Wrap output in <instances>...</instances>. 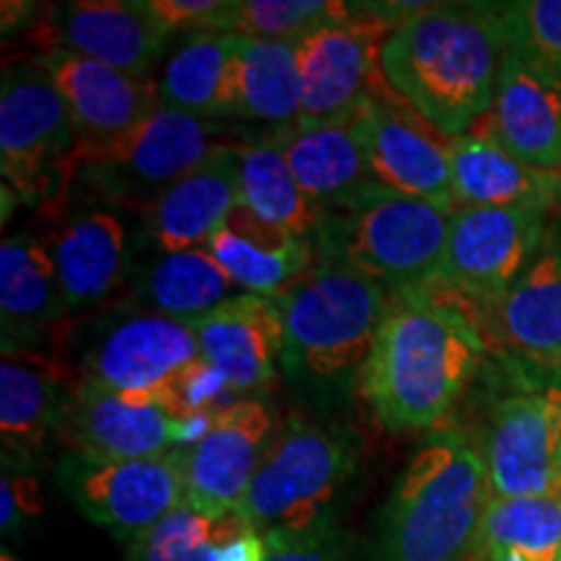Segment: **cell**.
<instances>
[{
    "label": "cell",
    "mask_w": 561,
    "mask_h": 561,
    "mask_svg": "<svg viewBox=\"0 0 561 561\" xmlns=\"http://www.w3.org/2000/svg\"><path fill=\"white\" fill-rule=\"evenodd\" d=\"M483 356L479 322L432 286L398 294L359 377L371 416L390 432L434 430L473 380Z\"/></svg>",
    "instance_id": "obj_1"
},
{
    "label": "cell",
    "mask_w": 561,
    "mask_h": 561,
    "mask_svg": "<svg viewBox=\"0 0 561 561\" xmlns=\"http://www.w3.org/2000/svg\"><path fill=\"white\" fill-rule=\"evenodd\" d=\"M502 58L500 3H432L385 39L382 73L421 121L460 138L494 102Z\"/></svg>",
    "instance_id": "obj_2"
},
{
    "label": "cell",
    "mask_w": 561,
    "mask_h": 561,
    "mask_svg": "<svg viewBox=\"0 0 561 561\" xmlns=\"http://www.w3.org/2000/svg\"><path fill=\"white\" fill-rule=\"evenodd\" d=\"M491 496L483 455L458 430H432L382 504L367 561H473Z\"/></svg>",
    "instance_id": "obj_3"
},
{
    "label": "cell",
    "mask_w": 561,
    "mask_h": 561,
    "mask_svg": "<svg viewBox=\"0 0 561 561\" xmlns=\"http://www.w3.org/2000/svg\"><path fill=\"white\" fill-rule=\"evenodd\" d=\"M276 301L284 318L286 377L320 392L359 385L390 307L382 284L325 255Z\"/></svg>",
    "instance_id": "obj_4"
},
{
    "label": "cell",
    "mask_w": 561,
    "mask_h": 561,
    "mask_svg": "<svg viewBox=\"0 0 561 561\" xmlns=\"http://www.w3.org/2000/svg\"><path fill=\"white\" fill-rule=\"evenodd\" d=\"M356 473L351 439L331 426L291 416L273 434L237 512L263 538H297L335 525Z\"/></svg>",
    "instance_id": "obj_5"
},
{
    "label": "cell",
    "mask_w": 561,
    "mask_h": 561,
    "mask_svg": "<svg viewBox=\"0 0 561 561\" xmlns=\"http://www.w3.org/2000/svg\"><path fill=\"white\" fill-rule=\"evenodd\" d=\"M453 210L380 187L351 208L325 210L322 248L398 294L437 284Z\"/></svg>",
    "instance_id": "obj_6"
},
{
    "label": "cell",
    "mask_w": 561,
    "mask_h": 561,
    "mask_svg": "<svg viewBox=\"0 0 561 561\" xmlns=\"http://www.w3.org/2000/svg\"><path fill=\"white\" fill-rule=\"evenodd\" d=\"M76 128L50 70L37 58L5 62L0 83V172L26 206L66 198L76 178Z\"/></svg>",
    "instance_id": "obj_7"
},
{
    "label": "cell",
    "mask_w": 561,
    "mask_h": 561,
    "mask_svg": "<svg viewBox=\"0 0 561 561\" xmlns=\"http://www.w3.org/2000/svg\"><path fill=\"white\" fill-rule=\"evenodd\" d=\"M297 42L301 107L297 125L351 123L369 100H401L382 73L392 26L364 3Z\"/></svg>",
    "instance_id": "obj_8"
},
{
    "label": "cell",
    "mask_w": 561,
    "mask_h": 561,
    "mask_svg": "<svg viewBox=\"0 0 561 561\" xmlns=\"http://www.w3.org/2000/svg\"><path fill=\"white\" fill-rule=\"evenodd\" d=\"M221 128L206 117L161 107L138 128L100 149L76 157V174L110 201H146V206L187 172L221 151Z\"/></svg>",
    "instance_id": "obj_9"
},
{
    "label": "cell",
    "mask_w": 561,
    "mask_h": 561,
    "mask_svg": "<svg viewBox=\"0 0 561 561\" xmlns=\"http://www.w3.org/2000/svg\"><path fill=\"white\" fill-rule=\"evenodd\" d=\"M55 479L89 523L115 533L125 546L185 504L180 450L140 460L66 453L55 466Z\"/></svg>",
    "instance_id": "obj_10"
},
{
    "label": "cell",
    "mask_w": 561,
    "mask_h": 561,
    "mask_svg": "<svg viewBox=\"0 0 561 561\" xmlns=\"http://www.w3.org/2000/svg\"><path fill=\"white\" fill-rule=\"evenodd\" d=\"M201 362L198 335L191 322L136 312L107 322L91 339L76 377L138 401H159L174 411V388Z\"/></svg>",
    "instance_id": "obj_11"
},
{
    "label": "cell",
    "mask_w": 561,
    "mask_h": 561,
    "mask_svg": "<svg viewBox=\"0 0 561 561\" xmlns=\"http://www.w3.org/2000/svg\"><path fill=\"white\" fill-rule=\"evenodd\" d=\"M210 419L185 421L170 405L138 401L76 377L58 437L70 447V453L89 455V458H161L195 445L208 430Z\"/></svg>",
    "instance_id": "obj_12"
},
{
    "label": "cell",
    "mask_w": 561,
    "mask_h": 561,
    "mask_svg": "<svg viewBox=\"0 0 561 561\" xmlns=\"http://www.w3.org/2000/svg\"><path fill=\"white\" fill-rule=\"evenodd\" d=\"M546 214L530 208H458L447 231L442 284L460 299L494 307L546 237Z\"/></svg>",
    "instance_id": "obj_13"
},
{
    "label": "cell",
    "mask_w": 561,
    "mask_h": 561,
    "mask_svg": "<svg viewBox=\"0 0 561 561\" xmlns=\"http://www.w3.org/2000/svg\"><path fill=\"white\" fill-rule=\"evenodd\" d=\"M483 460L491 494L502 500L561 489V382L512 392L496 403Z\"/></svg>",
    "instance_id": "obj_14"
},
{
    "label": "cell",
    "mask_w": 561,
    "mask_h": 561,
    "mask_svg": "<svg viewBox=\"0 0 561 561\" xmlns=\"http://www.w3.org/2000/svg\"><path fill=\"white\" fill-rule=\"evenodd\" d=\"M348 125L380 185L453 214L458 210L450 170L453 138L426 125L403 100H369Z\"/></svg>",
    "instance_id": "obj_15"
},
{
    "label": "cell",
    "mask_w": 561,
    "mask_h": 561,
    "mask_svg": "<svg viewBox=\"0 0 561 561\" xmlns=\"http://www.w3.org/2000/svg\"><path fill=\"white\" fill-rule=\"evenodd\" d=\"M276 430L261 398H244L216 413L201 439L180 450L185 504L210 515L240 507Z\"/></svg>",
    "instance_id": "obj_16"
},
{
    "label": "cell",
    "mask_w": 561,
    "mask_h": 561,
    "mask_svg": "<svg viewBox=\"0 0 561 561\" xmlns=\"http://www.w3.org/2000/svg\"><path fill=\"white\" fill-rule=\"evenodd\" d=\"M39 37L45 53L68 50L133 79H151L170 34L144 0H73L42 19Z\"/></svg>",
    "instance_id": "obj_17"
},
{
    "label": "cell",
    "mask_w": 561,
    "mask_h": 561,
    "mask_svg": "<svg viewBox=\"0 0 561 561\" xmlns=\"http://www.w3.org/2000/svg\"><path fill=\"white\" fill-rule=\"evenodd\" d=\"M76 128V157L100 149L138 128L161 107L159 81L133 79L121 70L68 50L42 53Z\"/></svg>",
    "instance_id": "obj_18"
},
{
    "label": "cell",
    "mask_w": 561,
    "mask_h": 561,
    "mask_svg": "<svg viewBox=\"0 0 561 561\" xmlns=\"http://www.w3.org/2000/svg\"><path fill=\"white\" fill-rule=\"evenodd\" d=\"M191 325L198 335L203 362L237 401L276 380L284 354V318L276 299L242 291Z\"/></svg>",
    "instance_id": "obj_19"
},
{
    "label": "cell",
    "mask_w": 561,
    "mask_h": 561,
    "mask_svg": "<svg viewBox=\"0 0 561 561\" xmlns=\"http://www.w3.org/2000/svg\"><path fill=\"white\" fill-rule=\"evenodd\" d=\"M468 133L533 170L561 172V91L525 70L504 45L494 102Z\"/></svg>",
    "instance_id": "obj_20"
},
{
    "label": "cell",
    "mask_w": 561,
    "mask_h": 561,
    "mask_svg": "<svg viewBox=\"0 0 561 561\" xmlns=\"http://www.w3.org/2000/svg\"><path fill=\"white\" fill-rule=\"evenodd\" d=\"M68 312L115 297L128 273V231L115 208L83 206L58 221L47 240Z\"/></svg>",
    "instance_id": "obj_21"
},
{
    "label": "cell",
    "mask_w": 561,
    "mask_h": 561,
    "mask_svg": "<svg viewBox=\"0 0 561 561\" xmlns=\"http://www.w3.org/2000/svg\"><path fill=\"white\" fill-rule=\"evenodd\" d=\"M58 268L50 244L32 229L16 231L0 244V331L3 354L34 351L53 339L58 322L66 318Z\"/></svg>",
    "instance_id": "obj_22"
},
{
    "label": "cell",
    "mask_w": 561,
    "mask_h": 561,
    "mask_svg": "<svg viewBox=\"0 0 561 561\" xmlns=\"http://www.w3.org/2000/svg\"><path fill=\"white\" fill-rule=\"evenodd\" d=\"M206 250L244 294L278 299L312 271V244L261 219L240 203L210 234Z\"/></svg>",
    "instance_id": "obj_23"
},
{
    "label": "cell",
    "mask_w": 561,
    "mask_h": 561,
    "mask_svg": "<svg viewBox=\"0 0 561 561\" xmlns=\"http://www.w3.org/2000/svg\"><path fill=\"white\" fill-rule=\"evenodd\" d=\"M240 203L237 146H224L146 206V231L161 252L206 248Z\"/></svg>",
    "instance_id": "obj_24"
},
{
    "label": "cell",
    "mask_w": 561,
    "mask_h": 561,
    "mask_svg": "<svg viewBox=\"0 0 561 561\" xmlns=\"http://www.w3.org/2000/svg\"><path fill=\"white\" fill-rule=\"evenodd\" d=\"M491 312L504 346L536 367L561 371V229L546 231L533 261Z\"/></svg>",
    "instance_id": "obj_25"
},
{
    "label": "cell",
    "mask_w": 561,
    "mask_h": 561,
    "mask_svg": "<svg viewBox=\"0 0 561 561\" xmlns=\"http://www.w3.org/2000/svg\"><path fill=\"white\" fill-rule=\"evenodd\" d=\"M294 180L322 210L351 208L380 191L367 151L348 123L289 125L276 136Z\"/></svg>",
    "instance_id": "obj_26"
},
{
    "label": "cell",
    "mask_w": 561,
    "mask_h": 561,
    "mask_svg": "<svg viewBox=\"0 0 561 561\" xmlns=\"http://www.w3.org/2000/svg\"><path fill=\"white\" fill-rule=\"evenodd\" d=\"M453 193L458 208H530L561 214V172L533 170L486 138L450 140Z\"/></svg>",
    "instance_id": "obj_27"
},
{
    "label": "cell",
    "mask_w": 561,
    "mask_h": 561,
    "mask_svg": "<svg viewBox=\"0 0 561 561\" xmlns=\"http://www.w3.org/2000/svg\"><path fill=\"white\" fill-rule=\"evenodd\" d=\"M76 377L34 351H9L0 362V434L3 455L32 462L58 434Z\"/></svg>",
    "instance_id": "obj_28"
},
{
    "label": "cell",
    "mask_w": 561,
    "mask_h": 561,
    "mask_svg": "<svg viewBox=\"0 0 561 561\" xmlns=\"http://www.w3.org/2000/svg\"><path fill=\"white\" fill-rule=\"evenodd\" d=\"M240 47L242 37L237 34H191L161 73V104L206 117V121L216 115H231Z\"/></svg>",
    "instance_id": "obj_29"
},
{
    "label": "cell",
    "mask_w": 561,
    "mask_h": 561,
    "mask_svg": "<svg viewBox=\"0 0 561 561\" xmlns=\"http://www.w3.org/2000/svg\"><path fill=\"white\" fill-rule=\"evenodd\" d=\"M299 107L301 81L297 45L242 37L231 115L289 128L299 121Z\"/></svg>",
    "instance_id": "obj_30"
},
{
    "label": "cell",
    "mask_w": 561,
    "mask_h": 561,
    "mask_svg": "<svg viewBox=\"0 0 561 561\" xmlns=\"http://www.w3.org/2000/svg\"><path fill=\"white\" fill-rule=\"evenodd\" d=\"M237 170H240L242 203L265 221L289 229L291 234L310 240L320 229L322 210L294 180L276 138L237 146Z\"/></svg>",
    "instance_id": "obj_31"
},
{
    "label": "cell",
    "mask_w": 561,
    "mask_h": 561,
    "mask_svg": "<svg viewBox=\"0 0 561 561\" xmlns=\"http://www.w3.org/2000/svg\"><path fill=\"white\" fill-rule=\"evenodd\" d=\"M481 561H561V489L538 496H491Z\"/></svg>",
    "instance_id": "obj_32"
},
{
    "label": "cell",
    "mask_w": 561,
    "mask_h": 561,
    "mask_svg": "<svg viewBox=\"0 0 561 561\" xmlns=\"http://www.w3.org/2000/svg\"><path fill=\"white\" fill-rule=\"evenodd\" d=\"M231 278L206 248L161 252L140 276V297L149 312L195 322L231 299Z\"/></svg>",
    "instance_id": "obj_33"
},
{
    "label": "cell",
    "mask_w": 561,
    "mask_h": 561,
    "mask_svg": "<svg viewBox=\"0 0 561 561\" xmlns=\"http://www.w3.org/2000/svg\"><path fill=\"white\" fill-rule=\"evenodd\" d=\"M252 528L240 512H210L180 504L164 520L128 543V561H219L231 538Z\"/></svg>",
    "instance_id": "obj_34"
},
{
    "label": "cell",
    "mask_w": 561,
    "mask_h": 561,
    "mask_svg": "<svg viewBox=\"0 0 561 561\" xmlns=\"http://www.w3.org/2000/svg\"><path fill=\"white\" fill-rule=\"evenodd\" d=\"M354 11L351 3L333 0H231L224 32L244 39L297 42L307 34L346 19Z\"/></svg>",
    "instance_id": "obj_35"
},
{
    "label": "cell",
    "mask_w": 561,
    "mask_h": 561,
    "mask_svg": "<svg viewBox=\"0 0 561 561\" xmlns=\"http://www.w3.org/2000/svg\"><path fill=\"white\" fill-rule=\"evenodd\" d=\"M504 45L536 79L561 91V0L500 3Z\"/></svg>",
    "instance_id": "obj_36"
},
{
    "label": "cell",
    "mask_w": 561,
    "mask_h": 561,
    "mask_svg": "<svg viewBox=\"0 0 561 561\" xmlns=\"http://www.w3.org/2000/svg\"><path fill=\"white\" fill-rule=\"evenodd\" d=\"M39 515L42 491L32 473V462L3 455V479H0V530L3 536H19Z\"/></svg>",
    "instance_id": "obj_37"
},
{
    "label": "cell",
    "mask_w": 561,
    "mask_h": 561,
    "mask_svg": "<svg viewBox=\"0 0 561 561\" xmlns=\"http://www.w3.org/2000/svg\"><path fill=\"white\" fill-rule=\"evenodd\" d=\"M146 11L167 34L224 32L231 0H144Z\"/></svg>",
    "instance_id": "obj_38"
},
{
    "label": "cell",
    "mask_w": 561,
    "mask_h": 561,
    "mask_svg": "<svg viewBox=\"0 0 561 561\" xmlns=\"http://www.w3.org/2000/svg\"><path fill=\"white\" fill-rule=\"evenodd\" d=\"M265 541H268L265 561H346V536L339 523L297 538H273V541L265 538Z\"/></svg>",
    "instance_id": "obj_39"
},
{
    "label": "cell",
    "mask_w": 561,
    "mask_h": 561,
    "mask_svg": "<svg viewBox=\"0 0 561 561\" xmlns=\"http://www.w3.org/2000/svg\"><path fill=\"white\" fill-rule=\"evenodd\" d=\"M268 559V541L257 530H242L224 546L219 561H265Z\"/></svg>",
    "instance_id": "obj_40"
},
{
    "label": "cell",
    "mask_w": 561,
    "mask_h": 561,
    "mask_svg": "<svg viewBox=\"0 0 561 561\" xmlns=\"http://www.w3.org/2000/svg\"><path fill=\"white\" fill-rule=\"evenodd\" d=\"M0 561H21V559L13 557L11 551H3V553H0Z\"/></svg>",
    "instance_id": "obj_41"
},
{
    "label": "cell",
    "mask_w": 561,
    "mask_h": 561,
    "mask_svg": "<svg viewBox=\"0 0 561 561\" xmlns=\"http://www.w3.org/2000/svg\"><path fill=\"white\" fill-rule=\"evenodd\" d=\"M473 561H481V559H479V557H476V559H473Z\"/></svg>",
    "instance_id": "obj_42"
}]
</instances>
